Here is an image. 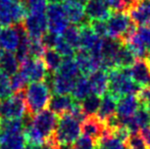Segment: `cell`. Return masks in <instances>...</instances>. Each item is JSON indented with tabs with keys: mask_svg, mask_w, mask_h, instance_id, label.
<instances>
[{
	"mask_svg": "<svg viewBox=\"0 0 150 149\" xmlns=\"http://www.w3.org/2000/svg\"><path fill=\"white\" fill-rule=\"evenodd\" d=\"M42 59L45 64L47 72L53 73V74L57 72L61 64V61H62V57L53 48H46L45 53H44Z\"/></svg>",
	"mask_w": 150,
	"mask_h": 149,
	"instance_id": "obj_26",
	"label": "cell"
},
{
	"mask_svg": "<svg viewBox=\"0 0 150 149\" xmlns=\"http://www.w3.org/2000/svg\"><path fill=\"white\" fill-rule=\"evenodd\" d=\"M30 39H41L48 31V22L46 13H33L29 12L23 22Z\"/></svg>",
	"mask_w": 150,
	"mask_h": 149,
	"instance_id": "obj_8",
	"label": "cell"
},
{
	"mask_svg": "<svg viewBox=\"0 0 150 149\" xmlns=\"http://www.w3.org/2000/svg\"><path fill=\"white\" fill-rule=\"evenodd\" d=\"M1 30H2V27L0 26V33H1Z\"/></svg>",
	"mask_w": 150,
	"mask_h": 149,
	"instance_id": "obj_49",
	"label": "cell"
},
{
	"mask_svg": "<svg viewBox=\"0 0 150 149\" xmlns=\"http://www.w3.org/2000/svg\"><path fill=\"white\" fill-rule=\"evenodd\" d=\"M12 95L9 76L0 71V100H3Z\"/></svg>",
	"mask_w": 150,
	"mask_h": 149,
	"instance_id": "obj_34",
	"label": "cell"
},
{
	"mask_svg": "<svg viewBox=\"0 0 150 149\" xmlns=\"http://www.w3.org/2000/svg\"><path fill=\"white\" fill-rule=\"evenodd\" d=\"M0 131H1V119H0Z\"/></svg>",
	"mask_w": 150,
	"mask_h": 149,
	"instance_id": "obj_48",
	"label": "cell"
},
{
	"mask_svg": "<svg viewBox=\"0 0 150 149\" xmlns=\"http://www.w3.org/2000/svg\"><path fill=\"white\" fill-rule=\"evenodd\" d=\"M20 44V36L13 25L3 27L0 33V46L5 51H16Z\"/></svg>",
	"mask_w": 150,
	"mask_h": 149,
	"instance_id": "obj_19",
	"label": "cell"
},
{
	"mask_svg": "<svg viewBox=\"0 0 150 149\" xmlns=\"http://www.w3.org/2000/svg\"><path fill=\"white\" fill-rule=\"evenodd\" d=\"M106 20L107 36L119 39L122 44H126L129 38L137 30V26L131 20L126 11H111Z\"/></svg>",
	"mask_w": 150,
	"mask_h": 149,
	"instance_id": "obj_3",
	"label": "cell"
},
{
	"mask_svg": "<svg viewBox=\"0 0 150 149\" xmlns=\"http://www.w3.org/2000/svg\"><path fill=\"white\" fill-rule=\"evenodd\" d=\"M136 36L140 40L142 45L147 50L148 54L150 53V27L149 26H142L137 27V30L135 32Z\"/></svg>",
	"mask_w": 150,
	"mask_h": 149,
	"instance_id": "obj_36",
	"label": "cell"
},
{
	"mask_svg": "<svg viewBox=\"0 0 150 149\" xmlns=\"http://www.w3.org/2000/svg\"><path fill=\"white\" fill-rule=\"evenodd\" d=\"M29 81L27 78L21 72H18L16 74L10 77V85H11V89L13 92H18L25 90L27 88V84Z\"/></svg>",
	"mask_w": 150,
	"mask_h": 149,
	"instance_id": "obj_35",
	"label": "cell"
},
{
	"mask_svg": "<svg viewBox=\"0 0 150 149\" xmlns=\"http://www.w3.org/2000/svg\"><path fill=\"white\" fill-rule=\"evenodd\" d=\"M42 149H59V146H51L44 144V145H42Z\"/></svg>",
	"mask_w": 150,
	"mask_h": 149,
	"instance_id": "obj_45",
	"label": "cell"
},
{
	"mask_svg": "<svg viewBox=\"0 0 150 149\" xmlns=\"http://www.w3.org/2000/svg\"><path fill=\"white\" fill-rule=\"evenodd\" d=\"M25 90L14 92L11 96L0 100V119H21L26 114Z\"/></svg>",
	"mask_w": 150,
	"mask_h": 149,
	"instance_id": "obj_5",
	"label": "cell"
},
{
	"mask_svg": "<svg viewBox=\"0 0 150 149\" xmlns=\"http://www.w3.org/2000/svg\"><path fill=\"white\" fill-rule=\"evenodd\" d=\"M76 80L77 79L61 75L59 73H54L53 84H52V92L54 94L69 95L73 91Z\"/></svg>",
	"mask_w": 150,
	"mask_h": 149,
	"instance_id": "obj_21",
	"label": "cell"
},
{
	"mask_svg": "<svg viewBox=\"0 0 150 149\" xmlns=\"http://www.w3.org/2000/svg\"><path fill=\"white\" fill-rule=\"evenodd\" d=\"M117 98L115 97L112 94L106 92L101 98V103L99 106V109L97 112V117L103 121L108 119L109 117L117 114Z\"/></svg>",
	"mask_w": 150,
	"mask_h": 149,
	"instance_id": "obj_20",
	"label": "cell"
},
{
	"mask_svg": "<svg viewBox=\"0 0 150 149\" xmlns=\"http://www.w3.org/2000/svg\"><path fill=\"white\" fill-rule=\"evenodd\" d=\"M100 103H101V97L93 93H91L83 101H81L82 108H83L86 115L96 114L99 109Z\"/></svg>",
	"mask_w": 150,
	"mask_h": 149,
	"instance_id": "obj_29",
	"label": "cell"
},
{
	"mask_svg": "<svg viewBox=\"0 0 150 149\" xmlns=\"http://www.w3.org/2000/svg\"><path fill=\"white\" fill-rule=\"evenodd\" d=\"M85 13L90 20H106L111 14V10L104 0H88L85 5Z\"/></svg>",
	"mask_w": 150,
	"mask_h": 149,
	"instance_id": "obj_17",
	"label": "cell"
},
{
	"mask_svg": "<svg viewBox=\"0 0 150 149\" xmlns=\"http://www.w3.org/2000/svg\"><path fill=\"white\" fill-rule=\"evenodd\" d=\"M20 68V62L16 54L11 51H1L0 54V71L9 77L16 74Z\"/></svg>",
	"mask_w": 150,
	"mask_h": 149,
	"instance_id": "obj_22",
	"label": "cell"
},
{
	"mask_svg": "<svg viewBox=\"0 0 150 149\" xmlns=\"http://www.w3.org/2000/svg\"><path fill=\"white\" fill-rule=\"evenodd\" d=\"M61 5L71 24L79 27L89 25L90 20L85 13V5L79 0H62Z\"/></svg>",
	"mask_w": 150,
	"mask_h": 149,
	"instance_id": "obj_10",
	"label": "cell"
},
{
	"mask_svg": "<svg viewBox=\"0 0 150 149\" xmlns=\"http://www.w3.org/2000/svg\"><path fill=\"white\" fill-rule=\"evenodd\" d=\"M132 117L139 130H142L150 126V112L142 105H140V107Z\"/></svg>",
	"mask_w": 150,
	"mask_h": 149,
	"instance_id": "obj_30",
	"label": "cell"
},
{
	"mask_svg": "<svg viewBox=\"0 0 150 149\" xmlns=\"http://www.w3.org/2000/svg\"><path fill=\"white\" fill-rule=\"evenodd\" d=\"M126 144L129 149H148V146L141 136L140 132L131 133L129 138L127 139Z\"/></svg>",
	"mask_w": 150,
	"mask_h": 149,
	"instance_id": "obj_33",
	"label": "cell"
},
{
	"mask_svg": "<svg viewBox=\"0 0 150 149\" xmlns=\"http://www.w3.org/2000/svg\"><path fill=\"white\" fill-rule=\"evenodd\" d=\"M80 34H81L80 48L86 50V51H91L95 47V45L99 42V40L101 39L100 37H98L93 32L89 25L80 27Z\"/></svg>",
	"mask_w": 150,
	"mask_h": 149,
	"instance_id": "obj_24",
	"label": "cell"
},
{
	"mask_svg": "<svg viewBox=\"0 0 150 149\" xmlns=\"http://www.w3.org/2000/svg\"><path fill=\"white\" fill-rule=\"evenodd\" d=\"M0 149H1V147H0Z\"/></svg>",
	"mask_w": 150,
	"mask_h": 149,
	"instance_id": "obj_50",
	"label": "cell"
},
{
	"mask_svg": "<svg viewBox=\"0 0 150 149\" xmlns=\"http://www.w3.org/2000/svg\"><path fill=\"white\" fill-rule=\"evenodd\" d=\"M88 80H89L91 92L93 94L102 97L107 91H108V73L107 71L103 70V68H99V70L93 72L90 76H88Z\"/></svg>",
	"mask_w": 150,
	"mask_h": 149,
	"instance_id": "obj_16",
	"label": "cell"
},
{
	"mask_svg": "<svg viewBox=\"0 0 150 149\" xmlns=\"http://www.w3.org/2000/svg\"><path fill=\"white\" fill-rule=\"evenodd\" d=\"M51 99V90L42 82H32L25 91L26 113L34 117L38 112L46 109Z\"/></svg>",
	"mask_w": 150,
	"mask_h": 149,
	"instance_id": "obj_1",
	"label": "cell"
},
{
	"mask_svg": "<svg viewBox=\"0 0 150 149\" xmlns=\"http://www.w3.org/2000/svg\"><path fill=\"white\" fill-rule=\"evenodd\" d=\"M25 149H26V148H25Z\"/></svg>",
	"mask_w": 150,
	"mask_h": 149,
	"instance_id": "obj_52",
	"label": "cell"
},
{
	"mask_svg": "<svg viewBox=\"0 0 150 149\" xmlns=\"http://www.w3.org/2000/svg\"><path fill=\"white\" fill-rule=\"evenodd\" d=\"M91 92V87L89 80L87 77L81 75L79 78H77L76 80L75 86H74V89L71 91V97L76 100V101H83L87 96H89Z\"/></svg>",
	"mask_w": 150,
	"mask_h": 149,
	"instance_id": "obj_25",
	"label": "cell"
},
{
	"mask_svg": "<svg viewBox=\"0 0 150 149\" xmlns=\"http://www.w3.org/2000/svg\"><path fill=\"white\" fill-rule=\"evenodd\" d=\"M127 12L137 27L148 26L150 22V0H137Z\"/></svg>",
	"mask_w": 150,
	"mask_h": 149,
	"instance_id": "obj_13",
	"label": "cell"
},
{
	"mask_svg": "<svg viewBox=\"0 0 150 149\" xmlns=\"http://www.w3.org/2000/svg\"><path fill=\"white\" fill-rule=\"evenodd\" d=\"M71 47L75 50L80 49V39H81V34H80V27L76 25H69L65 28V30L60 35Z\"/></svg>",
	"mask_w": 150,
	"mask_h": 149,
	"instance_id": "obj_28",
	"label": "cell"
},
{
	"mask_svg": "<svg viewBox=\"0 0 150 149\" xmlns=\"http://www.w3.org/2000/svg\"><path fill=\"white\" fill-rule=\"evenodd\" d=\"M129 70L130 77L140 87L150 86V64L147 58H137Z\"/></svg>",
	"mask_w": 150,
	"mask_h": 149,
	"instance_id": "obj_14",
	"label": "cell"
},
{
	"mask_svg": "<svg viewBox=\"0 0 150 149\" xmlns=\"http://www.w3.org/2000/svg\"><path fill=\"white\" fill-rule=\"evenodd\" d=\"M89 26L93 30V32L98 37L103 38V37L107 36V24L105 20H91L89 23Z\"/></svg>",
	"mask_w": 150,
	"mask_h": 149,
	"instance_id": "obj_38",
	"label": "cell"
},
{
	"mask_svg": "<svg viewBox=\"0 0 150 149\" xmlns=\"http://www.w3.org/2000/svg\"><path fill=\"white\" fill-rule=\"evenodd\" d=\"M71 149H96V142L88 136L82 135L71 144Z\"/></svg>",
	"mask_w": 150,
	"mask_h": 149,
	"instance_id": "obj_37",
	"label": "cell"
},
{
	"mask_svg": "<svg viewBox=\"0 0 150 149\" xmlns=\"http://www.w3.org/2000/svg\"><path fill=\"white\" fill-rule=\"evenodd\" d=\"M46 47L42 43L41 39H30L29 54L32 58H43Z\"/></svg>",
	"mask_w": 150,
	"mask_h": 149,
	"instance_id": "obj_32",
	"label": "cell"
},
{
	"mask_svg": "<svg viewBox=\"0 0 150 149\" xmlns=\"http://www.w3.org/2000/svg\"><path fill=\"white\" fill-rule=\"evenodd\" d=\"M140 134H141V136L143 137V139L145 140L147 146L150 148V126H149V127H146V128H144V129L141 130Z\"/></svg>",
	"mask_w": 150,
	"mask_h": 149,
	"instance_id": "obj_43",
	"label": "cell"
},
{
	"mask_svg": "<svg viewBox=\"0 0 150 149\" xmlns=\"http://www.w3.org/2000/svg\"><path fill=\"white\" fill-rule=\"evenodd\" d=\"M146 58H147V59H148V61H149V64H150V53L148 54V56H147Z\"/></svg>",
	"mask_w": 150,
	"mask_h": 149,
	"instance_id": "obj_47",
	"label": "cell"
},
{
	"mask_svg": "<svg viewBox=\"0 0 150 149\" xmlns=\"http://www.w3.org/2000/svg\"><path fill=\"white\" fill-rule=\"evenodd\" d=\"M137 95H125L117 99V115L120 119H128L135 114V112L140 107Z\"/></svg>",
	"mask_w": 150,
	"mask_h": 149,
	"instance_id": "obj_15",
	"label": "cell"
},
{
	"mask_svg": "<svg viewBox=\"0 0 150 149\" xmlns=\"http://www.w3.org/2000/svg\"><path fill=\"white\" fill-rule=\"evenodd\" d=\"M23 1H24V0H23Z\"/></svg>",
	"mask_w": 150,
	"mask_h": 149,
	"instance_id": "obj_51",
	"label": "cell"
},
{
	"mask_svg": "<svg viewBox=\"0 0 150 149\" xmlns=\"http://www.w3.org/2000/svg\"><path fill=\"white\" fill-rule=\"evenodd\" d=\"M74 58L79 66L81 75L85 76V77H88L93 72L101 68V61L102 60L92 56L89 53V51H86L81 48L76 50Z\"/></svg>",
	"mask_w": 150,
	"mask_h": 149,
	"instance_id": "obj_12",
	"label": "cell"
},
{
	"mask_svg": "<svg viewBox=\"0 0 150 149\" xmlns=\"http://www.w3.org/2000/svg\"><path fill=\"white\" fill-rule=\"evenodd\" d=\"M111 11H125L122 0H104Z\"/></svg>",
	"mask_w": 150,
	"mask_h": 149,
	"instance_id": "obj_42",
	"label": "cell"
},
{
	"mask_svg": "<svg viewBox=\"0 0 150 149\" xmlns=\"http://www.w3.org/2000/svg\"><path fill=\"white\" fill-rule=\"evenodd\" d=\"M58 121V115L50 109H44L32 117V126L44 140V143L53 135Z\"/></svg>",
	"mask_w": 150,
	"mask_h": 149,
	"instance_id": "obj_6",
	"label": "cell"
},
{
	"mask_svg": "<svg viewBox=\"0 0 150 149\" xmlns=\"http://www.w3.org/2000/svg\"><path fill=\"white\" fill-rule=\"evenodd\" d=\"M76 100L71 97V95H60V94H54L51 96V99L49 102V109L53 112L56 115L64 114L71 112V107L75 104Z\"/></svg>",
	"mask_w": 150,
	"mask_h": 149,
	"instance_id": "obj_18",
	"label": "cell"
},
{
	"mask_svg": "<svg viewBox=\"0 0 150 149\" xmlns=\"http://www.w3.org/2000/svg\"><path fill=\"white\" fill-rule=\"evenodd\" d=\"M137 57L132 52V50L126 45L122 44L115 56V64L117 68H130L136 61Z\"/></svg>",
	"mask_w": 150,
	"mask_h": 149,
	"instance_id": "obj_23",
	"label": "cell"
},
{
	"mask_svg": "<svg viewBox=\"0 0 150 149\" xmlns=\"http://www.w3.org/2000/svg\"><path fill=\"white\" fill-rule=\"evenodd\" d=\"M58 36H59V35L54 34V33L47 31V32L42 36L41 41L46 48H54V46H55V44H56V41H57Z\"/></svg>",
	"mask_w": 150,
	"mask_h": 149,
	"instance_id": "obj_41",
	"label": "cell"
},
{
	"mask_svg": "<svg viewBox=\"0 0 150 149\" xmlns=\"http://www.w3.org/2000/svg\"><path fill=\"white\" fill-rule=\"evenodd\" d=\"M20 72L29 82H42L47 75V68L42 58L29 57L20 64Z\"/></svg>",
	"mask_w": 150,
	"mask_h": 149,
	"instance_id": "obj_9",
	"label": "cell"
},
{
	"mask_svg": "<svg viewBox=\"0 0 150 149\" xmlns=\"http://www.w3.org/2000/svg\"><path fill=\"white\" fill-rule=\"evenodd\" d=\"M47 7V0H28L29 12L44 13Z\"/></svg>",
	"mask_w": 150,
	"mask_h": 149,
	"instance_id": "obj_39",
	"label": "cell"
},
{
	"mask_svg": "<svg viewBox=\"0 0 150 149\" xmlns=\"http://www.w3.org/2000/svg\"><path fill=\"white\" fill-rule=\"evenodd\" d=\"M81 123L76 119L71 113L58 117L53 137L58 145H71L81 134Z\"/></svg>",
	"mask_w": 150,
	"mask_h": 149,
	"instance_id": "obj_4",
	"label": "cell"
},
{
	"mask_svg": "<svg viewBox=\"0 0 150 149\" xmlns=\"http://www.w3.org/2000/svg\"><path fill=\"white\" fill-rule=\"evenodd\" d=\"M108 73V91L119 99L125 95H137L142 87L135 83L130 77L129 68H112Z\"/></svg>",
	"mask_w": 150,
	"mask_h": 149,
	"instance_id": "obj_2",
	"label": "cell"
},
{
	"mask_svg": "<svg viewBox=\"0 0 150 149\" xmlns=\"http://www.w3.org/2000/svg\"><path fill=\"white\" fill-rule=\"evenodd\" d=\"M46 16L48 22V31L61 35L69 25L61 3H50L46 7Z\"/></svg>",
	"mask_w": 150,
	"mask_h": 149,
	"instance_id": "obj_7",
	"label": "cell"
},
{
	"mask_svg": "<svg viewBox=\"0 0 150 149\" xmlns=\"http://www.w3.org/2000/svg\"><path fill=\"white\" fill-rule=\"evenodd\" d=\"M14 1H16V0H0V8L10 10V7L14 3Z\"/></svg>",
	"mask_w": 150,
	"mask_h": 149,
	"instance_id": "obj_44",
	"label": "cell"
},
{
	"mask_svg": "<svg viewBox=\"0 0 150 149\" xmlns=\"http://www.w3.org/2000/svg\"><path fill=\"white\" fill-rule=\"evenodd\" d=\"M56 73H59L61 75L67 76V77L77 79L81 76V72L78 64L76 62L74 57H65L62 58V61Z\"/></svg>",
	"mask_w": 150,
	"mask_h": 149,
	"instance_id": "obj_27",
	"label": "cell"
},
{
	"mask_svg": "<svg viewBox=\"0 0 150 149\" xmlns=\"http://www.w3.org/2000/svg\"><path fill=\"white\" fill-rule=\"evenodd\" d=\"M106 126L97 114L87 115L81 123V132L83 135L88 136L95 142H97L105 133Z\"/></svg>",
	"mask_w": 150,
	"mask_h": 149,
	"instance_id": "obj_11",
	"label": "cell"
},
{
	"mask_svg": "<svg viewBox=\"0 0 150 149\" xmlns=\"http://www.w3.org/2000/svg\"><path fill=\"white\" fill-rule=\"evenodd\" d=\"M137 97H138L141 105L150 112V86L142 88L140 92L137 94Z\"/></svg>",
	"mask_w": 150,
	"mask_h": 149,
	"instance_id": "obj_40",
	"label": "cell"
},
{
	"mask_svg": "<svg viewBox=\"0 0 150 149\" xmlns=\"http://www.w3.org/2000/svg\"><path fill=\"white\" fill-rule=\"evenodd\" d=\"M62 0H47V3H61Z\"/></svg>",
	"mask_w": 150,
	"mask_h": 149,
	"instance_id": "obj_46",
	"label": "cell"
},
{
	"mask_svg": "<svg viewBox=\"0 0 150 149\" xmlns=\"http://www.w3.org/2000/svg\"><path fill=\"white\" fill-rule=\"evenodd\" d=\"M53 49H55L57 51V53L59 54L62 58L65 57H74L76 53V50L63 39L62 37L58 36L57 38V41H56V44L54 46Z\"/></svg>",
	"mask_w": 150,
	"mask_h": 149,
	"instance_id": "obj_31",
	"label": "cell"
}]
</instances>
